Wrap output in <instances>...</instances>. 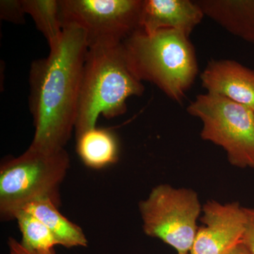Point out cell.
Instances as JSON below:
<instances>
[{
  "instance_id": "ac0fdd59",
  "label": "cell",
  "mask_w": 254,
  "mask_h": 254,
  "mask_svg": "<svg viewBox=\"0 0 254 254\" xmlns=\"http://www.w3.org/2000/svg\"><path fill=\"white\" fill-rule=\"evenodd\" d=\"M7 245L9 254H57L55 250L44 252H34L26 250L21 245V242L13 237H9L7 241Z\"/></svg>"
},
{
  "instance_id": "7c38bea8",
  "label": "cell",
  "mask_w": 254,
  "mask_h": 254,
  "mask_svg": "<svg viewBox=\"0 0 254 254\" xmlns=\"http://www.w3.org/2000/svg\"><path fill=\"white\" fill-rule=\"evenodd\" d=\"M76 137V152L87 168L100 170L118 161L120 147L114 132L95 127Z\"/></svg>"
},
{
  "instance_id": "6da1fadb",
  "label": "cell",
  "mask_w": 254,
  "mask_h": 254,
  "mask_svg": "<svg viewBox=\"0 0 254 254\" xmlns=\"http://www.w3.org/2000/svg\"><path fill=\"white\" fill-rule=\"evenodd\" d=\"M88 46L85 33L64 26L58 44L30 70V110L35 127L31 146L65 148L75 130L83 66Z\"/></svg>"
},
{
  "instance_id": "8992f818",
  "label": "cell",
  "mask_w": 254,
  "mask_h": 254,
  "mask_svg": "<svg viewBox=\"0 0 254 254\" xmlns=\"http://www.w3.org/2000/svg\"><path fill=\"white\" fill-rule=\"evenodd\" d=\"M187 112L203 123L200 136L222 147L229 163L254 169V111L220 95H197Z\"/></svg>"
},
{
  "instance_id": "d6986e66",
  "label": "cell",
  "mask_w": 254,
  "mask_h": 254,
  "mask_svg": "<svg viewBox=\"0 0 254 254\" xmlns=\"http://www.w3.org/2000/svg\"><path fill=\"white\" fill-rule=\"evenodd\" d=\"M227 254H252L242 243L239 244Z\"/></svg>"
},
{
  "instance_id": "30bf717a",
  "label": "cell",
  "mask_w": 254,
  "mask_h": 254,
  "mask_svg": "<svg viewBox=\"0 0 254 254\" xmlns=\"http://www.w3.org/2000/svg\"><path fill=\"white\" fill-rule=\"evenodd\" d=\"M204 16L196 1L143 0L139 29L147 34L173 29L190 37Z\"/></svg>"
},
{
  "instance_id": "5b68a950",
  "label": "cell",
  "mask_w": 254,
  "mask_h": 254,
  "mask_svg": "<svg viewBox=\"0 0 254 254\" xmlns=\"http://www.w3.org/2000/svg\"><path fill=\"white\" fill-rule=\"evenodd\" d=\"M202 208L195 190L167 184L155 187L138 203L143 232L173 247L177 254L191 250Z\"/></svg>"
},
{
  "instance_id": "7a4b0ae2",
  "label": "cell",
  "mask_w": 254,
  "mask_h": 254,
  "mask_svg": "<svg viewBox=\"0 0 254 254\" xmlns=\"http://www.w3.org/2000/svg\"><path fill=\"white\" fill-rule=\"evenodd\" d=\"M144 91L123 43L90 47L80 88L76 136L96 127L100 116L112 119L124 115L127 100L141 96Z\"/></svg>"
},
{
  "instance_id": "277c9868",
  "label": "cell",
  "mask_w": 254,
  "mask_h": 254,
  "mask_svg": "<svg viewBox=\"0 0 254 254\" xmlns=\"http://www.w3.org/2000/svg\"><path fill=\"white\" fill-rule=\"evenodd\" d=\"M70 168L65 148L43 149L30 145L23 154L0 165V218L15 220L30 203L50 199L60 206V187Z\"/></svg>"
},
{
  "instance_id": "9a60e30c",
  "label": "cell",
  "mask_w": 254,
  "mask_h": 254,
  "mask_svg": "<svg viewBox=\"0 0 254 254\" xmlns=\"http://www.w3.org/2000/svg\"><path fill=\"white\" fill-rule=\"evenodd\" d=\"M21 234V244L24 248L34 252L54 250L58 242L46 225L33 214L21 210L16 215Z\"/></svg>"
},
{
  "instance_id": "5bb4252c",
  "label": "cell",
  "mask_w": 254,
  "mask_h": 254,
  "mask_svg": "<svg viewBox=\"0 0 254 254\" xmlns=\"http://www.w3.org/2000/svg\"><path fill=\"white\" fill-rule=\"evenodd\" d=\"M23 4L50 48L58 44L63 33L60 0H23Z\"/></svg>"
},
{
  "instance_id": "9c48e42d",
  "label": "cell",
  "mask_w": 254,
  "mask_h": 254,
  "mask_svg": "<svg viewBox=\"0 0 254 254\" xmlns=\"http://www.w3.org/2000/svg\"><path fill=\"white\" fill-rule=\"evenodd\" d=\"M202 86L254 111V70L232 60H212L200 74Z\"/></svg>"
},
{
  "instance_id": "3957f363",
  "label": "cell",
  "mask_w": 254,
  "mask_h": 254,
  "mask_svg": "<svg viewBox=\"0 0 254 254\" xmlns=\"http://www.w3.org/2000/svg\"><path fill=\"white\" fill-rule=\"evenodd\" d=\"M123 44L138 78L153 83L170 99L182 103L198 72L190 37L173 29L152 34L139 29Z\"/></svg>"
},
{
  "instance_id": "e0dca14e",
  "label": "cell",
  "mask_w": 254,
  "mask_h": 254,
  "mask_svg": "<svg viewBox=\"0 0 254 254\" xmlns=\"http://www.w3.org/2000/svg\"><path fill=\"white\" fill-rule=\"evenodd\" d=\"M246 223L242 243L254 254V208H245Z\"/></svg>"
},
{
  "instance_id": "52a82bcc",
  "label": "cell",
  "mask_w": 254,
  "mask_h": 254,
  "mask_svg": "<svg viewBox=\"0 0 254 254\" xmlns=\"http://www.w3.org/2000/svg\"><path fill=\"white\" fill-rule=\"evenodd\" d=\"M143 0H60L64 26L86 36L88 48L123 43L140 28Z\"/></svg>"
},
{
  "instance_id": "8fae6325",
  "label": "cell",
  "mask_w": 254,
  "mask_h": 254,
  "mask_svg": "<svg viewBox=\"0 0 254 254\" xmlns=\"http://www.w3.org/2000/svg\"><path fill=\"white\" fill-rule=\"evenodd\" d=\"M205 16L254 45V0H198Z\"/></svg>"
},
{
  "instance_id": "2e32d148",
  "label": "cell",
  "mask_w": 254,
  "mask_h": 254,
  "mask_svg": "<svg viewBox=\"0 0 254 254\" xmlns=\"http://www.w3.org/2000/svg\"><path fill=\"white\" fill-rule=\"evenodd\" d=\"M26 14L23 0H1L0 1V16L1 19L21 24L24 22Z\"/></svg>"
},
{
  "instance_id": "4fadbf2b",
  "label": "cell",
  "mask_w": 254,
  "mask_h": 254,
  "mask_svg": "<svg viewBox=\"0 0 254 254\" xmlns=\"http://www.w3.org/2000/svg\"><path fill=\"white\" fill-rule=\"evenodd\" d=\"M59 208L53 200L42 199L30 203L23 210L46 225L58 245L66 249L88 247V240L81 227L64 216Z\"/></svg>"
},
{
  "instance_id": "ba28073f",
  "label": "cell",
  "mask_w": 254,
  "mask_h": 254,
  "mask_svg": "<svg viewBox=\"0 0 254 254\" xmlns=\"http://www.w3.org/2000/svg\"><path fill=\"white\" fill-rule=\"evenodd\" d=\"M198 227L190 254H227L242 243L245 232V207L238 202L222 204L208 200L202 208Z\"/></svg>"
},
{
  "instance_id": "ffe728a7",
  "label": "cell",
  "mask_w": 254,
  "mask_h": 254,
  "mask_svg": "<svg viewBox=\"0 0 254 254\" xmlns=\"http://www.w3.org/2000/svg\"><path fill=\"white\" fill-rule=\"evenodd\" d=\"M190 254V253H185V254Z\"/></svg>"
}]
</instances>
